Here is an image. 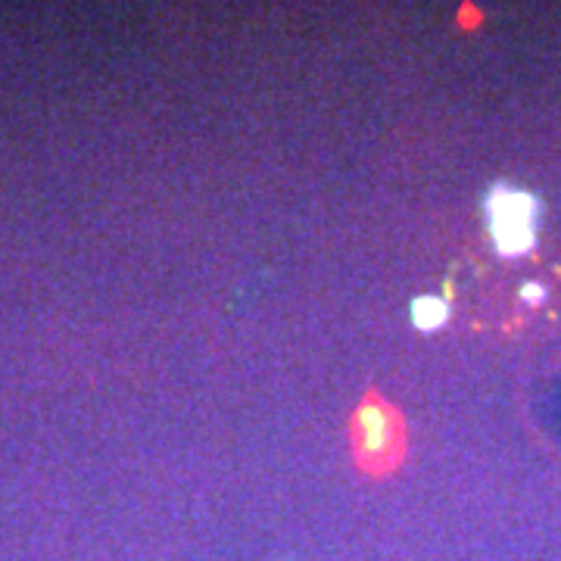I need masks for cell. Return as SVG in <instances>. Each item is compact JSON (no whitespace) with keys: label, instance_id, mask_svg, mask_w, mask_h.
Instances as JSON below:
<instances>
[{"label":"cell","instance_id":"1","mask_svg":"<svg viewBox=\"0 0 561 561\" xmlns=\"http://www.w3.org/2000/svg\"><path fill=\"white\" fill-rule=\"evenodd\" d=\"M346 431H350V456L359 474L387 480L403 468L409 456L406 415L378 387H368L362 393Z\"/></svg>","mask_w":561,"mask_h":561},{"label":"cell","instance_id":"2","mask_svg":"<svg viewBox=\"0 0 561 561\" xmlns=\"http://www.w3.org/2000/svg\"><path fill=\"white\" fill-rule=\"evenodd\" d=\"M490 231L496 250L505 256H518L533 247V219H537V203L524 191H505L496 187L490 194Z\"/></svg>","mask_w":561,"mask_h":561},{"label":"cell","instance_id":"3","mask_svg":"<svg viewBox=\"0 0 561 561\" xmlns=\"http://www.w3.org/2000/svg\"><path fill=\"white\" fill-rule=\"evenodd\" d=\"M446 318H449V306L440 303V300H421V303H415V322L421 328H437V325L446 322Z\"/></svg>","mask_w":561,"mask_h":561},{"label":"cell","instance_id":"4","mask_svg":"<svg viewBox=\"0 0 561 561\" xmlns=\"http://www.w3.org/2000/svg\"><path fill=\"white\" fill-rule=\"evenodd\" d=\"M521 297H527L530 303H540V300H543V290H540V284H527V287L521 290Z\"/></svg>","mask_w":561,"mask_h":561}]
</instances>
